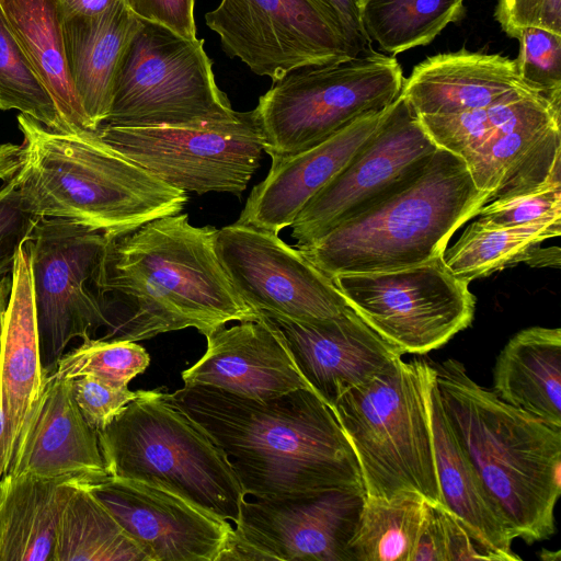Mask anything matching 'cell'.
Instances as JSON below:
<instances>
[{"label":"cell","mask_w":561,"mask_h":561,"mask_svg":"<svg viewBox=\"0 0 561 561\" xmlns=\"http://www.w3.org/2000/svg\"><path fill=\"white\" fill-rule=\"evenodd\" d=\"M165 398L225 455L245 495L364 489L351 444L312 390L255 400L195 385Z\"/></svg>","instance_id":"cell-1"},{"label":"cell","mask_w":561,"mask_h":561,"mask_svg":"<svg viewBox=\"0 0 561 561\" xmlns=\"http://www.w3.org/2000/svg\"><path fill=\"white\" fill-rule=\"evenodd\" d=\"M217 231L193 226L179 213L108 236L100 291L107 311L125 309L115 321L117 340L137 342L186 328L205 335L231 321L259 318L219 262Z\"/></svg>","instance_id":"cell-2"},{"label":"cell","mask_w":561,"mask_h":561,"mask_svg":"<svg viewBox=\"0 0 561 561\" xmlns=\"http://www.w3.org/2000/svg\"><path fill=\"white\" fill-rule=\"evenodd\" d=\"M23 139L0 145V180L39 218H62L116 237L182 211L174 188L101 139L53 130L18 116Z\"/></svg>","instance_id":"cell-3"},{"label":"cell","mask_w":561,"mask_h":561,"mask_svg":"<svg viewBox=\"0 0 561 561\" xmlns=\"http://www.w3.org/2000/svg\"><path fill=\"white\" fill-rule=\"evenodd\" d=\"M431 365L447 421L513 538L530 545L552 537L561 428L502 401L456 359Z\"/></svg>","instance_id":"cell-4"},{"label":"cell","mask_w":561,"mask_h":561,"mask_svg":"<svg viewBox=\"0 0 561 561\" xmlns=\"http://www.w3.org/2000/svg\"><path fill=\"white\" fill-rule=\"evenodd\" d=\"M485 204L465 161L438 147L409 186L297 249L330 278L409 267L444 255L453 234Z\"/></svg>","instance_id":"cell-5"},{"label":"cell","mask_w":561,"mask_h":561,"mask_svg":"<svg viewBox=\"0 0 561 561\" xmlns=\"http://www.w3.org/2000/svg\"><path fill=\"white\" fill-rule=\"evenodd\" d=\"M433 376L431 363L399 357L332 405L366 495L410 491L432 505H444L428 411Z\"/></svg>","instance_id":"cell-6"},{"label":"cell","mask_w":561,"mask_h":561,"mask_svg":"<svg viewBox=\"0 0 561 561\" xmlns=\"http://www.w3.org/2000/svg\"><path fill=\"white\" fill-rule=\"evenodd\" d=\"M98 435L108 476L164 488L238 522L247 495L227 458L162 388L141 390Z\"/></svg>","instance_id":"cell-7"},{"label":"cell","mask_w":561,"mask_h":561,"mask_svg":"<svg viewBox=\"0 0 561 561\" xmlns=\"http://www.w3.org/2000/svg\"><path fill=\"white\" fill-rule=\"evenodd\" d=\"M404 79L394 57L374 49L342 62L290 70L254 108L264 152L276 160L320 145L359 117L391 105Z\"/></svg>","instance_id":"cell-8"},{"label":"cell","mask_w":561,"mask_h":561,"mask_svg":"<svg viewBox=\"0 0 561 561\" xmlns=\"http://www.w3.org/2000/svg\"><path fill=\"white\" fill-rule=\"evenodd\" d=\"M237 114L216 83L204 39L140 20L122 57L104 124L196 126Z\"/></svg>","instance_id":"cell-9"},{"label":"cell","mask_w":561,"mask_h":561,"mask_svg":"<svg viewBox=\"0 0 561 561\" xmlns=\"http://www.w3.org/2000/svg\"><path fill=\"white\" fill-rule=\"evenodd\" d=\"M331 279L347 305L403 355L442 347L474 317L469 284L449 271L443 255L409 267Z\"/></svg>","instance_id":"cell-10"},{"label":"cell","mask_w":561,"mask_h":561,"mask_svg":"<svg viewBox=\"0 0 561 561\" xmlns=\"http://www.w3.org/2000/svg\"><path fill=\"white\" fill-rule=\"evenodd\" d=\"M31 240L42 367L51 374L69 343L110 327L100 291L108 236L62 218H41Z\"/></svg>","instance_id":"cell-11"},{"label":"cell","mask_w":561,"mask_h":561,"mask_svg":"<svg viewBox=\"0 0 561 561\" xmlns=\"http://www.w3.org/2000/svg\"><path fill=\"white\" fill-rule=\"evenodd\" d=\"M98 134L168 185L198 195L217 192L241 196L264 151L254 110L196 126L103 124Z\"/></svg>","instance_id":"cell-12"},{"label":"cell","mask_w":561,"mask_h":561,"mask_svg":"<svg viewBox=\"0 0 561 561\" xmlns=\"http://www.w3.org/2000/svg\"><path fill=\"white\" fill-rule=\"evenodd\" d=\"M205 22L229 57L273 82L296 68L360 56L322 0H221Z\"/></svg>","instance_id":"cell-13"},{"label":"cell","mask_w":561,"mask_h":561,"mask_svg":"<svg viewBox=\"0 0 561 561\" xmlns=\"http://www.w3.org/2000/svg\"><path fill=\"white\" fill-rule=\"evenodd\" d=\"M437 149L400 94L368 142L299 211L290 225L295 248L314 242L409 186Z\"/></svg>","instance_id":"cell-14"},{"label":"cell","mask_w":561,"mask_h":561,"mask_svg":"<svg viewBox=\"0 0 561 561\" xmlns=\"http://www.w3.org/2000/svg\"><path fill=\"white\" fill-rule=\"evenodd\" d=\"M364 497L350 488L245 499L221 561H352Z\"/></svg>","instance_id":"cell-15"},{"label":"cell","mask_w":561,"mask_h":561,"mask_svg":"<svg viewBox=\"0 0 561 561\" xmlns=\"http://www.w3.org/2000/svg\"><path fill=\"white\" fill-rule=\"evenodd\" d=\"M215 250L238 296L257 316L308 321L350 307L333 280L278 233L234 222L218 229Z\"/></svg>","instance_id":"cell-16"},{"label":"cell","mask_w":561,"mask_h":561,"mask_svg":"<svg viewBox=\"0 0 561 561\" xmlns=\"http://www.w3.org/2000/svg\"><path fill=\"white\" fill-rule=\"evenodd\" d=\"M561 105L541 93L503 102L482 136L459 157L488 203L561 174Z\"/></svg>","instance_id":"cell-17"},{"label":"cell","mask_w":561,"mask_h":561,"mask_svg":"<svg viewBox=\"0 0 561 561\" xmlns=\"http://www.w3.org/2000/svg\"><path fill=\"white\" fill-rule=\"evenodd\" d=\"M119 523L148 561H221L233 527L178 494L106 476L79 484Z\"/></svg>","instance_id":"cell-18"},{"label":"cell","mask_w":561,"mask_h":561,"mask_svg":"<svg viewBox=\"0 0 561 561\" xmlns=\"http://www.w3.org/2000/svg\"><path fill=\"white\" fill-rule=\"evenodd\" d=\"M265 317L279 329L299 373L330 409L344 392L403 355L351 307L308 321Z\"/></svg>","instance_id":"cell-19"},{"label":"cell","mask_w":561,"mask_h":561,"mask_svg":"<svg viewBox=\"0 0 561 561\" xmlns=\"http://www.w3.org/2000/svg\"><path fill=\"white\" fill-rule=\"evenodd\" d=\"M204 355L182 371L184 386H210L255 400L309 389L279 329L265 316L207 334Z\"/></svg>","instance_id":"cell-20"},{"label":"cell","mask_w":561,"mask_h":561,"mask_svg":"<svg viewBox=\"0 0 561 561\" xmlns=\"http://www.w3.org/2000/svg\"><path fill=\"white\" fill-rule=\"evenodd\" d=\"M5 474L70 478L78 484L108 476L98 432L80 412L71 380L47 375L19 435Z\"/></svg>","instance_id":"cell-21"},{"label":"cell","mask_w":561,"mask_h":561,"mask_svg":"<svg viewBox=\"0 0 561 561\" xmlns=\"http://www.w3.org/2000/svg\"><path fill=\"white\" fill-rule=\"evenodd\" d=\"M389 107L368 113L325 141L295 156L272 160L268 174L254 185L236 222L278 233L368 142Z\"/></svg>","instance_id":"cell-22"},{"label":"cell","mask_w":561,"mask_h":561,"mask_svg":"<svg viewBox=\"0 0 561 561\" xmlns=\"http://www.w3.org/2000/svg\"><path fill=\"white\" fill-rule=\"evenodd\" d=\"M525 92L538 91L522 80L515 60L462 48L416 65L401 94L416 116H424L483 108Z\"/></svg>","instance_id":"cell-23"},{"label":"cell","mask_w":561,"mask_h":561,"mask_svg":"<svg viewBox=\"0 0 561 561\" xmlns=\"http://www.w3.org/2000/svg\"><path fill=\"white\" fill-rule=\"evenodd\" d=\"M11 277L12 287L0 345V400L9 461L24 421L47 377L41 363L30 239L23 242L18 252Z\"/></svg>","instance_id":"cell-24"},{"label":"cell","mask_w":561,"mask_h":561,"mask_svg":"<svg viewBox=\"0 0 561 561\" xmlns=\"http://www.w3.org/2000/svg\"><path fill=\"white\" fill-rule=\"evenodd\" d=\"M428 411L437 477L444 505L460 522L490 561H517L514 540L497 505L458 443L442 408L435 373L428 389Z\"/></svg>","instance_id":"cell-25"},{"label":"cell","mask_w":561,"mask_h":561,"mask_svg":"<svg viewBox=\"0 0 561 561\" xmlns=\"http://www.w3.org/2000/svg\"><path fill=\"white\" fill-rule=\"evenodd\" d=\"M139 22L125 0L95 16L62 15L69 76L98 130L108 116L117 70Z\"/></svg>","instance_id":"cell-26"},{"label":"cell","mask_w":561,"mask_h":561,"mask_svg":"<svg viewBox=\"0 0 561 561\" xmlns=\"http://www.w3.org/2000/svg\"><path fill=\"white\" fill-rule=\"evenodd\" d=\"M502 401L561 428V330L530 327L496 357L493 390Z\"/></svg>","instance_id":"cell-27"},{"label":"cell","mask_w":561,"mask_h":561,"mask_svg":"<svg viewBox=\"0 0 561 561\" xmlns=\"http://www.w3.org/2000/svg\"><path fill=\"white\" fill-rule=\"evenodd\" d=\"M0 10L69 134L98 131L71 82L59 0H0Z\"/></svg>","instance_id":"cell-28"},{"label":"cell","mask_w":561,"mask_h":561,"mask_svg":"<svg viewBox=\"0 0 561 561\" xmlns=\"http://www.w3.org/2000/svg\"><path fill=\"white\" fill-rule=\"evenodd\" d=\"M0 481V561H54L61 510L78 482L31 474Z\"/></svg>","instance_id":"cell-29"},{"label":"cell","mask_w":561,"mask_h":561,"mask_svg":"<svg viewBox=\"0 0 561 561\" xmlns=\"http://www.w3.org/2000/svg\"><path fill=\"white\" fill-rule=\"evenodd\" d=\"M54 561H148L114 516L77 484L61 510Z\"/></svg>","instance_id":"cell-30"},{"label":"cell","mask_w":561,"mask_h":561,"mask_svg":"<svg viewBox=\"0 0 561 561\" xmlns=\"http://www.w3.org/2000/svg\"><path fill=\"white\" fill-rule=\"evenodd\" d=\"M428 506L410 491L390 497L365 494L350 542L352 561H411Z\"/></svg>","instance_id":"cell-31"},{"label":"cell","mask_w":561,"mask_h":561,"mask_svg":"<svg viewBox=\"0 0 561 561\" xmlns=\"http://www.w3.org/2000/svg\"><path fill=\"white\" fill-rule=\"evenodd\" d=\"M560 234L561 222L500 227L476 219L443 257L449 271L469 284L524 263L533 248Z\"/></svg>","instance_id":"cell-32"},{"label":"cell","mask_w":561,"mask_h":561,"mask_svg":"<svg viewBox=\"0 0 561 561\" xmlns=\"http://www.w3.org/2000/svg\"><path fill=\"white\" fill-rule=\"evenodd\" d=\"M463 14V0H360L367 37L392 55L430 44Z\"/></svg>","instance_id":"cell-33"},{"label":"cell","mask_w":561,"mask_h":561,"mask_svg":"<svg viewBox=\"0 0 561 561\" xmlns=\"http://www.w3.org/2000/svg\"><path fill=\"white\" fill-rule=\"evenodd\" d=\"M0 110H19L53 130L68 133L54 100L34 72L1 10Z\"/></svg>","instance_id":"cell-34"},{"label":"cell","mask_w":561,"mask_h":561,"mask_svg":"<svg viewBox=\"0 0 561 561\" xmlns=\"http://www.w3.org/2000/svg\"><path fill=\"white\" fill-rule=\"evenodd\" d=\"M149 364V354L136 342L88 337L79 346L64 353L53 373L67 380L93 376L128 386Z\"/></svg>","instance_id":"cell-35"},{"label":"cell","mask_w":561,"mask_h":561,"mask_svg":"<svg viewBox=\"0 0 561 561\" xmlns=\"http://www.w3.org/2000/svg\"><path fill=\"white\" fill-rule=\"evenodd\" d=\"M516 61L522 80L561 105V34L539 27L523 28Z\"/></svg>","instance_id":"cell-36"},{"label":"cell","mask_w":561,"mask_h":561,"mask_svg":"<svg viewBox=\"0 0 561 561\" xmlns=\"http://www.w3.org/2000/svg\"><path fill=\"white\" fill-rule=\"evenodd\" d=\"M476 216L500 227L561 222V174L534 190L490 202Z\"/></svg>","instance_id":"cell-37"},{"label":"cell","mask_w":561,"mask_h":561,"mask_svg":"<svg viewBox=\"0 0 561 561\" xmlns=\"http://www.w3.org/2000/svg\"><path fill=\"white\" fill-rule=\"evenodd\" d=\"M71 391L83 417L96 432L110 425L141 392L93 376L72 379Z\"/></svg>","instance_id":"cell-38"},{"label":"cell","mask_w":561,"mask_h":561,"mask_svg":"<svg viewBox=\"0 0 561 561\" xmlns=\"http://www.w3.org/2000/svg\"><path fill=\"white\" fill-rule=\"evenodd\" d=\"M41 218L26 206L12 184L0 190V277L12 272L18 252Z\"/></svg>","instance_id":"cell-39"},{"label":"cell","mask_w":561,"mask_h":561,"mask_svg":"<svg viewBox=\"0 0 561 561\" xmlns=\"http://www.w3.org/2000/svg\"><path fill=\"white\" fill-rule=\"evenodd\" d=\"M494 16L513 38L525 27L561 34V0H499Z\"/></svg>","instance_id":"cell-40"},{"label":"cell","mask_w":561,"mask_h":561,"mask_svg":"<svg viewBox=\"0 0 561 561\" xmlns=\"http://www.w3.org/2000/svg\"><path fill=\"white\" fill-rule=\"evenodd\" d=\"M134 14L161 24L186 38H196L195 0H125Z\"/></svg>","instance_id":"cell-41"},{"label":"cell","mask_w":561,"mask_h":561,"mask_svg":"<svg viewBox=\"0 0 561 561\" xmlns=\"http://www.w3.org/2000/svg\"><path fill=\"white\" fill-rule=\"evenodd\" d=\"M445 547L446 561L489 560L460 522L444 505H435Z\"/></svg>","instance_id":"cell-42"},{"label":"cell","mask_w":561,"mask_h":561,"mask_svg":"<svg viewBox=\"0 0 561 561\" xmlns=\"http://www.w3.org/2000/svg\"><path fill=\"white\" fill-rule=\"evenodd\" d=\"M322 1L332 10L347 39L359 55L373 50L371 42L367 37L360 21V0Z\"/></svg>","instance_id":"cell-43"},{"label":"cell","mask_w":561,"mask_h":561,"mask_svg":"<svg viewBox=\"0 0 561 561\" xmlns=\"http://www.w3.org/2000/svg\"><path fill=\"white\" fill-rule=\"evenodd\" d=\"M411 561H446L440 522L430 504Z\"/></svg>","instance_id":"cell-44"},{"label":"cell","mask_w":561,"mask_h":561,"mask_svg":"<svg viewBox=\"0 0 561 561\" xmlns=\"http://www.w3.org/2000/svg\"><path fill=\"white\" fill-rule=\"evenodd\" d=\"M121 0H59L64 16H95Z\"/></svg>","instance_id":"cell-45"},{"label":"cell","mask_w":561,"mask_h":561,"mask_svg":"<svg viewBox=\"0 0 561 561\" xmlns=\"http://www.w3.org/2000/svg\"><path fill=\"white\" fill-rule=\"evenodd\" d=\"M559 247H549L542 249L539 245L533 248V250L527 255V259L524 263L531 267H560V253Z\"/></svg>","instance_id":"cell-46"},{"label":"cell","mask_w":561,"mask_h":561,"mask_svg":"<svg viewBox=\"0 0 561 561\" xmlns=\"http://www.w3.org/2000/svg\"><path fill=\"white\" fill-rule=\"evenodd\" d=\"M12 287V277L7 275L0 278V345L4 324V317Z\"/></svg>","instance_id":"cell-47"},{"label":"cell","mask_w":561,"mask_h":561,"mask_svg":"<svg viewBox=\"0 0 561 561\" xmlns=\"http://www.w3.org/2000/svg\"><path fill=\"white\" fill-rule=\"evenodd\" d=\"M9 463V454L5 437L4 416L0 400V480L5 476Z\"/></svg>","instance_id":"cell-48"},{"label":"cell","mask_w":561,"mask_h":561,"mask_svg":"<svg viewBox=\"0 0 561 561\" xmlns=\"http://www.w3.org/2000/svg\"><path fill=\"white\" fill-rule=\"evenodd\" d=\"M0 496H1V481H0Z\"/></svg>","instance_id":"cell-49"}]
</instances>
